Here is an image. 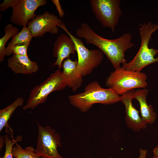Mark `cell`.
<instances>
[{
  "label": "cell",
  "instance_id": "26",
  "mask_svg": "<svg viewBox=\"0 0 158 158\" xmlns=\"http://www.w3.org/2000/svg\"><path fill=\"white\" fill-rule=\"evenodd\" d=\"M154 157L158 158V146L155 148L153 150Z\"/></svg>",
  "mask_w": 158,
  "mask_h": 158
},
{
  "label": "cell",
  "instance_id": "7",
  "mask_svg": "<svg viewBox=\"0 0 158 158\" xmlns=\"http://www.w3.org/2000/svg\"><path fill=\"white\" fill-rule=\"evenodd\" d=\"M73 40L78 56V68L83 76L90 74L97 67L104 59V54L99 49L89 50L85 46L83 41L72 35L66 26L62 28Z\"/></svg>",
  "mask_w": 158,
  "mask_h": 158
},
{
  "label": "cell",
  "instance_id": "23",
  "mask_svg": "<svg viewBox=\"0 0 158 158\" xmlns=\"http://www.w3.org/2000/svg\"><path fill=\"white\" fill-rule=\"evenodd\" d=\"M52 1L56 6L57 9L59 11V16L61 17H63L64 16V13L59 1L58 0H52Z\"/></svg>",
  "mask_w": 158,
  "mask_h": 158
},
{
  "label": "cell",
  "instance_id": "5",
  "mask_svg": "<svg viewBox=\"0 0 158 158\" xmlns=\"http://www.w3.org/2000/svg\"><path fill=\"white\" fill-rule=\"evenodd\" d=\"M61 73L60 69L56 70L41 84L35 86L31 91L23 109H33L40 104L45 102L48 95L52 92L65 88L66 86L62 78Z\"/></svg>",
  "mask_w": 158,
  "mask_h": 158
},
{
  "label": "cell",
  "instance_id": "27",
  "mask_svg": "<svg viewBox=\"0 0 158 158\" xmlns=\"http://www.w3.org/2000/svg\"><path fill=\"white\" fill-rule=\"evenodd\" d=\"M157 62H158V57H157Z\"/></svg>",
  "mask_w": 158,
  "mask_h": 158
},
{
  "label": "cell",
  "instance_id": "21",
  "mask_svg": "<svg viewBox=\"0 0 158 158\" xmlns=\"http://www.w3.org/2000/svg\"><path fill=\"white\" fill-rule=\"evenodd\" d=\"M29 45L27 44H23L15 46L11 49L12 54L28 56L27 50Z\"/></svg>",
  "mask_w": 158,
  "mask_h": 158
},
{
  "label": "cell",
  "instance_id": "17",
  "mask_svg": "<svg viewBox=\"0 0 158 158\" xmlns=\"http://www.w3.org/2000/svg\"><path fill=\"white\" fill-rule=\"evenodd\" d=\"M24 99L22 97L17 98L13 102L5 108L0 110V132L3 128L7 127L8 121L16 109L18 107L22 106Z\"/></svg>",
  "mask_w": 158,
  "mask_h": 158
},
{
  "label": "cell",
  "instance_id": "4",
  "mask_svg": "<svg viewBox=\"0 0 158 158\" xmlns=\"http://www.w3.org/2000/svg\"><path fill=\"white\" fill-rule=\"evenodd\" d=\"M147 79L144 73L121 67L111 72L106 80L105 85L120 96L135 88H145L147 85Z\"/></svg>",
  "mask_w": 158,
  "mask_h": 158
},
{
  "label": "cell",
  "instance_id": "12",
  "mask_svg": "<svg viewBox=\"0 0 158 158\" xmlns=\"http://www.w3.org/2000/svg\"><path fill=\"white\" fill-rule=\"evenodd\" d=\"M76 51L75 44L71 38L66 34H62L59 35L54 44L53 55L56 59L54 64L60 69L63 61L68 58L71 54Z\"/></svg>",
  "mask_w": 158,
  "mask_h": 158
},
{
  "label": "cell",
  "instance_id": "28",
  "mask_svg": "<svg viewBox=\"0 0 158 158\" xmlns=\"http://www.w3.org/2000/svg\"><path fill=\"white\" fill-rule=\"evenodd\" d=\"M153 158H156V157H154Z\"/></svg>",
  "mask_w": 158,
  "mask_h": 158
},
{
  "label": "cell",
  "instance_id": "16",
  "mask_svg": "<svg viewBox=\"0 0 158 158\" xmlns=\"http://www.w3.org/2000/svg\"><path fill=\"white\" fill-rule=\"evenodd\" d=\"M32 37L28 27L26 25L23 26L21 30L12 37L11 41L6 47V55L9 56L12 54V49L16 45L23 44H30Z\"/></svg>",
  "mask_w": 158,
  "mask_h": 158
},
{
  "label": "cell",
  "instance_id": "11",
  "mask_svg": "<svg viewBox=\"0 0 158 158\" xmlns=\"http://www.w3.org/2000/svg\"><path fill=\"white\" fill-rule=\"evenodd\" d=\"M135 90L129 91L120 96V101L125 107V120L128 127L135 132L147 127V123L142 120L139 114V111L133 106L132 101Z\"/></svg>",
  "mask_w": 158,
  "mask_h": 158
},
{
  "label": "cell",
  "instance_id": "15",
  "mask_svg": "<svg viewBox=\"0 0 158 158\" xmlns=\"http://www.w3.org/2000/svg\"><path fill=\"white\" fill-rule=\"evenodd\" d=\"M148 93V90L145 88L135 90L133 97L139 102L141 117L143 120L147 124H152L156 120L157 116L153 106L148 105L147 102L146 97Z\"/></svg>",
  "mask_w": 158,
  "mask_h": 158
},
{
  "label": "cell",
  "instance_id": "6",
  "mask_svg": "<svg viewBox=\"0 0 158 158\" xmlns=\"http://www.w3.org/2000/svg\"><path fill=\"white\" fill-rule=\"evenodd\" d=\"M92 13L103 26L114 32L123 12L120 0H90Z\"/></svg>",
  "mask_w": 158,
  "mask_h": 158
},
{
  "label": "cell",
  "instance_id": "25",
  "mask_svg": "<svg viewBox=\"0 0 158 158\" xmlns=\"http://www.w3.org/2000/svg\"><path fill=\"white\" fill-rule=\"evenodd\" d=\"M0 150L2 148L4 143H5V139L4 137L2 136L0 137Z\"/></svg>",
  "mask_w": 158,
  "mask_h": 158
},
{
  "label": "cell",
  "instance_id": "8",
  "mask_svg": "<svg viewBox=\"0 0 158 158\" xmlns=\"http://www.w3.org/2000/svg\"><path fill=\"white\" fill-rule=\"evenodd\" d=\"M38 135L35 149L41 158H66L59 153L57 148L61 147L60 135L49 126H42L37 123Z\"/></svg>",
  "mask_w": 158,
  "mask_h": 158
},
{
  "label": "cell",
  "instance_id": "18",
  "mask_svg": "<svg viewBox=\"0 0 158 158\" xmlns=\"http://www.w3.org/2000/svg\"><path fill=\"white\" fill-rule=\"evenodd\" d=\"M5 34L0 39V62H2L6 56L5 45L11 37L19 32V29L11 24H8L4 28Z\"/></svg>",
  "mask_w": 158,
  "mask_h": 158
},
{
  "label": "cell",
  "instance_id": "2",
  "mask_svg": "<svg viewBox=\"0 0 158 158\" xmlns=\"http://www.w3.org/2000/svg\"><path fill=\"white\" fill-rule=\"evenodd\" d=\"M68 98L71 105L83 113L95 104L108 105L120 101V96L112 89L102 87L96 81L87 85L83 92L70 95Z\"/></svg>",
  "mask_w": 158,
  "mask_h": 158
},
{
  "label": "cell",
  "instance_id": "13",
  "mask_svg": "<svg viewBox=\"0 0 158 158\" xmlns=\"http://www.w3.org/2000/svg\"><path fill=\"white\" fill-rule=\"evenodd\" d=\"M78 60L73 61L69 58L62 64L63 71L61 76L63 82L67 86L75 91L81 85L83 76L78 68Z\"/></svg>",
  "mask_w": 158,
  "mask_h": 158
},
{
  "label": "cell",
  "instance_id": "10",
  "mask_svg": "<svg viewBox=\"0 0 158 158\" xmlns=\"http://www.w3.org/2000/svg\"><path fill=\"white\" fill-rule=\"evenodd\" d=\"M47 3L45 0H19L12 8L10 21L18 25L23 26L36 16L37 9Z\"/></svg>",
  "mask_w": 158,
  "mask_h": 158
},
{
  "label": "cell",
  "instance_id": "19",
  "mask_svg": "<svg viewBox=\"0 0 158 158\" xmlns=\"http://www.w3.org/2000/svg\"><path fill=\"white\" fill-rule=\"evenodd\" d=\"M12 153L13 157L16 158H41L32 146H29L23 149L17 143L13 147Z\"/></svg>",
  "mask_w": 158,
  "mask_h": 158
},
{
  "label": "cell",
  "instance_id": "20",
  "mask_svg": "<svg viewBox=\"0 0 158 158\" xmlns=\"http://www.w3.org/2000/svg\"><path fill=\"white\" fill-rule=\"evenodd\" d=\"M4 138L5 141V152L4 156L0 158H13L12 153L13 146L18 142L21 141L22 140V137L21 135H18L14 139L13 137L10 138L8 135L6 134Z\"/></svg>",
  "mask_w": 158,
  "mask_h": 158
},
{
  "label": "cell",
  "instance_id": "22",
  "mask_svg": "<svg viewBox=\"0 0 158 158\" xmlns=\"http://www.w3.org/2000/svg\"><path fill=\"white\" fill-rule=\"evenodd\" d=\"M19 1V0H4L0 4V11L4 12L10 7H13Z\"/></svg>",
  "mask_w": 158,
  "mask_h": 158
},
{
  "label": "cell",
  "instance_id": "24",
  "mask_svg": "<svg viewBox=\"0 0 158 158\" xmlns=\"http://www.w3.org/2000/svg\"><path fill=\"white\" fill-rule=\"evenodd\" d=\"M139 152L140 155L139 158H146L147 153V150L141 149L139 150Z\"/></svg>",
  "mask_w": 158,
  "mask_h": 158
},
{
  "label": "cell",
  "instance_id": "1",
  "mask_svg": "<svg viewBox=\"0 0 158 158\" xmlns=\"http://www.w3.org/2000/svg\"><path fill=\"white\" fill-rule=\"evenodd\" d=\"M75 33L77 36L85 39L87 44L97 47L110 61L115 70L120 68L121 65L127 63L125 52L134 45L130 33H125L117 39H107L96 34L86 23H82Z\"/></svg>",
  "mask_w": 158,
  "mask_h": 158
},
{
  "label": "cell",
  "instance_id": "3",
  "mask_svg": "<svg viewBox=\"0 0 158 158\" xmlns=\"http://www.w3.org/2000/svg\"><path fill=\"white\" fill-rule=\"evenodd\" d=\"M158 29V23H152L148 22L144 23L139 26L141 43L140 48L133 60L121 66V67L126 70L141 72L142 69L151 64L157 62V55L158 50L153 48H150L149 42L152 34Z\"/></svg>",
  "mask_w": 158,
  "mask_h": 158
},
{
  "label": "cell",
  "instance_id": "29",
  "mask_svg": "<svg viewBox=\"0 0 158 158\" xmlns=\"http://www.w3.org/2000/svg\"><path fill=\"white\" fill-rule=\"evenodd\" d=\"M109 158H113L112 157H110Z\"/></svg>",
  "mask_w": 158,
  "mask_h": 158
},
{
  "label": "cell",
  "instance_id": "14",
  "mask_svg": "<svg viewBox=\"0 0 158 158\" xmlns=\"http://www.w3.org/2000/svg\"><path fill=\"white\" fill-rule=\"evenodd\" d=\"M8 66L15 73L30 74L36 72L38 66L28 56L13 54L7 60Z\"/></svg>",
  "mask_w": 158,
  "mask_h": 158
},
{
  "label": "cell",
  "instance_id": "9",
  "mask_svg": "<svg viewBox=\"0 0 158 158\" xmlns=\"http://www.w3.org/2000/svg\"><path fill=\"white\" fill-rule=\"evenodd\" d=\"M64 23L53 13L46 11L36 15L28 24V27L33 37L42 36L45 33L56 34L59 31L58 27L62 28Z\"/></svg>",
  "mask_w": 158,
  "mask_h": 158
}]
</instances>
